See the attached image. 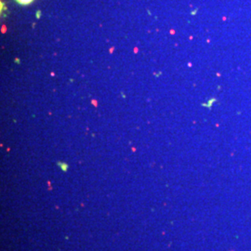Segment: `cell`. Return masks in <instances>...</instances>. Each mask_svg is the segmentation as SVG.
I'll use <instances>...</instances> for the list:
<instances>
[{"label":"cell","mask_w":251,"mask_h":251,"mask_svg":"<svg viewBox=\"0 0 251 251\" xmlns=\"http://www.w3.org/2000/svg\"><path fill=\"white\" fill-rule=\"evenodd\" d=\"M17 3L21 4V5H29L30 3H32L34 0H16Z\"/></svg>","instance_id":"6da1fadb"}]
</instances>
